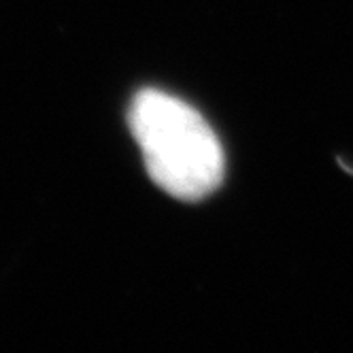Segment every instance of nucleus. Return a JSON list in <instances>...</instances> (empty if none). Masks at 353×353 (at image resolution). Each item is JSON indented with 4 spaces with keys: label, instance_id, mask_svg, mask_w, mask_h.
<instances>
[{
    "label": "nucleus",
    "instance_id": "obj_1",
    "mask_svg": "<svg viewBox=\"0 0 353 353\" xmlns=\"http://www.w3.org/2000/svg\"><path fill=\"white\" fill-rule=\"evenodd\" d=\"M128 123L151 181L166 194L194 203L221 185L223 147L192 105L147 88L134 96Z\"/></svg>",
    "mask_w": 353,
    "mask_h": 353
}]
</instances>
